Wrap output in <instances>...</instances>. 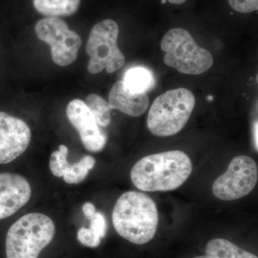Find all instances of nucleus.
<instances>
[{
    "label": "nucleus",
    "mask_w": 258,
    "mask_h": 258,
    "mask_svg": "<svg viewBox=\"0 0 258 258\" xmlns=\"http://www.w3.org/2000/svg\"><path fill=\"white\" fill-rule=\"evenodd\" d=\"M81 0H33L34 8L47 18L71 16L79 10Z\"/></svg>",
    "instance_id": "13"
},
{
    "label": "nucleus",
    "mask_w": 258,
    "mask_h": 258,
    "mask_svg": "<svg viewBox=\"0 0 258 258\" xmlns=\"http://www.w3.org/2000/svg\"><path fill=\"white\" fill-rule=\"evenodd\" d=\"M257 179V166L254 159L248 156H237L231 161L225 174L215 180L212 193L223 201L238 200L254 189Z\"/></svg>",
    "instance_id": "7"
},
{
    "label": "nucleus",
    "mask_w": 258,
    "mask_h": 258,
    "mask_svg": "<svg viewBox=\"0 0 258 258\" xmlns=\"http://www.w3.org/2000/svg\"><path fill=\"white\" fill-rule=\"evenodd\" d=\"M70 123L78 131L81 142L86 150L99 152L107 142L106 134L100 128L92 112L84 101L75 99L66 108Z\"/></svg>",
    "instance_id": "10"
},
{
    "label": "nucleus",
    "mask_w": 258,
    "mask_h": 258,
    "mask_svg": "<svg viewBox=\"0 0 258 258\" xmlns=\"http://www.w3.org/2000/svg\"><path fill=\"white\" fill-rule=\"evenodd\" d=\"M258 125H257V121H256L254 124L253 128V138H254V147H255L256 150L257 151L258 149V139H257V134H258Z\"/></svg>",
    "instance_id": "23"
},
{
    "label": "nucleus",
    "mask_w": 258,
    "mask_h": 258,
    "mask_svg": "<svg viewBox=\"0 0 258 258\" xmlns=\"http://www.w3.org/2000/svg\"><path fill=\"white\" fill-rule=\"evenodd\" d=\"M86 104L92 112L97 123L102 127H107L111 123V110L108 102L98 95L90 94L86 98Z\"/></svg>",
    "instance_id": "17"
},
{
    "label": "nucleus",
    "mask_w": 258,
    "mask_h": 258,
    "mask_svg": "<svg viewBox=\"0 0 258 258\" xmlns=\"http://www.w3.org/2000/svg\"><path fill=\"white\" fill-rule=\"evenodd\" d=\"M192 163L181 151H169L142 158L131 171V179L144 191H172L191 175Z\"/></svg>",
    "instance_id": "1"
},
{
    "label": "nucleus",
    "mask_w": 258,
    "mask_h": 258,
    "mask_svg": "<svg viewBox=\"0 0 258 258\" xmlns=\"http://www.w3.org/2000/svg\"><path fill=\"white\" fill-rule=\"evenodd\" d=\"M206 253L214 258H258L230 241L221 238L210 240L206 246Z\"/></svg>",
    "instance_id": "15"
},
{
    "label": "nucleus",
    "mask_w": 258,
    "mask_h": 258,
    "mask_svg": "<svg viewBox=\"0 0 258 258\" xmlns=\"http://www.w3.org/2000/svg\"><path fill=\"white\" fill-rule=\"evenodd\" d=\"M77 237L80 243L86 247L95 248L101 244V239L90 228L81 227L78 232Z\"/></svg>",
    "instance_id": "19"
},
{
    "label": "nucleus",
    "mask_w": 258,
    "mask_h": 258,
    "mask_svg": "<svg viewBox=\"0 0 258 258\" xmlns=\"http://www.w3.org/2000/svg\"><path fill=\"white\" fill-rule=\"evenodd\" d=\"M161 48L165 52L164 63L183 74L200 75L211 69L212 54L199 46L189 32L173 28L161 40Z\"/></svg>",
    "instance_id": "5"
},
{
    "label": "nucleus",
    "mask_w": 258,
    "mask_h": 258,
    "mask_svg": "<svg viewBox=\"0 0 258 258\" xmlns=\"http://www.w3.org/2000/svg\"><path fill=\"white\" fill-rule=\"evenodd\" d=\"M108 103L111 109H116L130 116L143 115L149 106L147 93H135L127 91L123 81L114 83L108 95Z\"/></svg>",
    "instance_id": "12"
},
{
    "label": "nucleus",
    "mask_w": 258,
    "mask_h": 258,
    "mask_svg": "<svg viewBox=\"0 0 258 258\" xmlns=\"http://www.w3.org/2000/svg\"><path fill=\"white\" fill-rule=\"evenodd\" d=\"M112 220L120 237L136 244L147 243L157 232L159 223L157 205L146 194L126 191L117 200Z\"/></svg>",
    "instance_id": "2"
},
{
    "label": "nucleus",
    "mask_w": 258,
    "mask_h": 258,
    "mask_svg": "<svg viewBox=\"0 0 258 258\" xmlns=\"http://www.w3.org/2000/svg\"><path fill=\"white\" fill-rule=\"evenodd\" d=\"M231 8L241 13H249L258 10V0H228Z\"/></svg>",
    "instance_id": "21"
},
{
    "label": "nucleus",
    "mask_w": 258,
    "mask_h": 258,
    "mask_svg": "<svg viewBox=\"0 0 258 258\" xmlns=\"http://www.w3.org/2000/svg\"><path fill=\"white\" fill-rule=\"evenodd\" d=\"M195 258H214V257H211V256L204 255V256H199V257H196Z\"/></svg>",
    "instance_id": "25"
},
{
    "label": "nucleus",
    "mask_w": 258,
    "mask_h": 258,
    "mask_svg": "<svg viewBox=\"0 0 258 258\" xmlns=\"http://www.w3.org/2000/svg\"><path fill=\"white\" fill-rule=\"evenodd\" d=\"M55 233V224L50 217L37 212L24 215L7 234V258H38Z\"/></svg>",
    "instance_id": "3"
},
{
    "label": "nucleus",
    "mask_w": 258,
    "mask_h": 258,
    "mask_svg": "<svg viewBox=\"0 0 258 258\" xmlns=\"http://www.w3.org/2000/svg\"><path fill=\"white\" fill-rule=\"evenodd\" d=\"M195 106L193 93L186 88L171 90L153 102L147 117V126L153 135L171 137L187 123Z\"/></svg>",
    "instance_id": "4"
},
{
    "label": "nucleus",
    "mask_w": 258,
    "mask_h": 258,
    "mask_svg": "<svg viewBox=\"0 0 258 258\" xmlns=\"http://www.w3.org/2000/svg\"><path fill=\"white\" fill-rule=\"evenodd\" d=\"M167 1L169 2L171 4L181 5L184 3L186 0H167Z\"/></svg>",
    "instance_id": "24"
},
{
    "label": "nucleus",
    "mask_w": 258,
    "mask_h": 258,
    "mask_svg": "<svg viewBox=\"0 0 258 258\" xmlns=\"http://www.w3.org/2000/svg\"><path fill=\"white\" fill-rule=\"evenodd\" d=\"M31 132L24 120L0 111V164L18 159L28 149Z\"/></svg>",
    "instance_id": "9"
},
{
    "label": "nucleus",
    "mask_w": 258,
    "mask_h": 258,
    "mask_svg": "<svg viewBox=\"0 0 258 258\" xmlns=\"http://www.w3.org/2000/svg\"><path fill=\"white\" fill-rule=\"evenodd\" d=\"M91 225L90 229L102 239L106 236L107 230V222L106 217L101 212H96L90 219Z\"/></svg>",
    "instance_id": "20"
},
{
    "label": "nucleus",
    "mask_w": 258,
    "mask_h": 258,
    "mask_svg": "<svg viewBox=\"0 0 258 258\" xmlns=\"http://www.w3.org/2000/svg\"><path fill=\"white\" fill-rule=\"evenodd\" d=\"M119 28L113 20H104L97 23L90 32L86 45L88 55L91 57L88 70L96 74L106 69L113 74L125 63V56L118 48Z\"/></svg>",
    "instance_id": "6"
},
{
    "label": "nucleus",
    "mask_w": 258,
    "mask_h": 258,
    "mask_svg": "<svg viewBox=\"0 0 258 258\" xmlns=\"http://www.w3.org/2000/svg\"><path fill=\"white\" fill-rule=\"evenodd\" d=\"M69 149L66 145H60L58 151L51 154L50 169L52 174L57 177H62L70 164L67 160Z\"/></svg>",
    "instance_id": "18"
},
{
    "label": "nucleus",
    "mask_w": 258,
    "mask_h": 258,
    "mask_svg": "<svg viewBox=\"0 0 258 258\" xmlns=\"http://www.w3.org/2000/svg\"><path fill=\"white\" fill-rule=\"evenodd\" d=\"M35 33L51 47L52 59L56 64L68 66L77 59L82 40L77 32L59 18H45L35 25Z\"/></svg>",
    "instance_id": "8"
},
{
    "label": "nucleus",
    "mask_w": 258,
    "mask_h": 258,
    "mask_svg": "<svg viewBox=\"0 0 258 258\" xmlns=\"http://www.w3.org/2000/svg\"><path fill=\"white\" fill-rule=\"evenodd\" d=\"M123 81L127 91L132 93H147L154 86L152 72L143 67H134L125 72Z\"/></svg>",
    "instance_id": "14"
},
{
    "label": "nucleus",
    "mask_w": 258,
    "mask_h": 258,
    "mask_svg": "<svg viewBox=\"0 0 258 258\" xmlns=\"http://www.w3.org/2000/svg\"><path fill=\"white\" fill-rule=\"evenodd\" d=\"M31 186L24 176L0 173V220L16 213L30 200Z\"/></svg>",
    "instance_id": "11"
},
{
    "label": "nucleus",
    "mask_w": 258,
    "mask_h": 258,
    "mask_svg": "<svg viewBox=\"0 0 258 258\" xmlns=\"http://www.w3.org/2000/svg\"><path fill=\"white\" fill-rule=\"evenodd\" d=\"M95 164L96 159L89 155L85 156L76 164H70L62 176L64 182L69 184H80L86 179Z\"/></svg>",
    "instance_id": "16"
},
{
    "label": "nucleus",
    "mask_w": 258,
    "mask_h": 258,
    "mask_svg": "<svg viewBox=\"0 0 258 258\" xmlns=\"http://www.w3.org/2000/svg\"><path fill=\"white\" fill-rule=\"evenodd\" d=\"M83 214L88 219H91L96 213V208L94 205L91 203H86L83 205L82 208Z\"/></svg>",
    "instance_id": "22"
}]
</instances>
